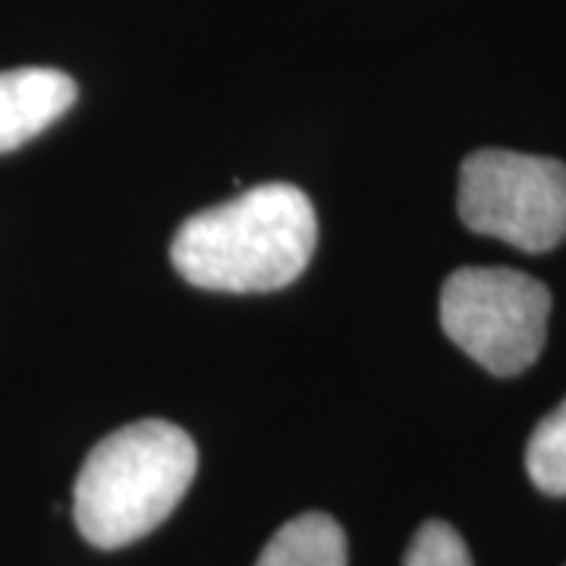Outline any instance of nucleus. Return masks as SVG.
Wrapping results in <instances>:
<instances>
[{
  "mask_svg": "<svg viewBox=\"0 0 566 566\" xmlns=\"http://www.w3.org/2000/svg\"><path fill=\"white\" fill-rule=\"evenodd\" d=\"M80 88L54 66L0 73V155L17 151L76 104Z\"/></svg>",
  "mask_w": 566,
  "mask_h": 566,
  "instance_id": "nucleus-5",
  "label": "nucleus"
},
{
  "mask_svg": "<svg viewBox=\"0 0 566 566\" xmlns=\"http://www.w3.org/2000/svg\"><path fill=\"white\" fill-rule=\"evenodd\" d=\"M526 472L532 485L551 497H566V400L547 412L526 447Z\"/></svg>",
  "mask_w": 566,
  "mask_h": 566,
  "instance_id": "nucleus-7",
  "label": "nucleus"
},
{
  "mask_svg": "<svg viewBox=\"0 0 566 566\" xmlns=\"http://www.w3.org/2000/svg\"><path fill=\"white\" fill-rule=\"evenodd\" d=\"M551 290L513 268H460L441 286V327L497 378L526 371L542 356Z\"/></svg>",
  "mask_w": 566,
  "mask_h": 566,
  "instance_id": "nucleus-3",
  "label": "nucleus"
},
{
  "mask_svg": "<svg viewBox=\"0 0 566 566\" xmlns=\"http://www.w3.org/2000/svg\"><path fill=\"white\" fill-rule=\"evenodd\" d=\"M318 218L300 186L264 182L182 223L170 262L182 281L218 293H271L303 274Z\"/></svg>",
  "mask_w": 566,
  "mask_h": 566,
  "instance_id": "nucleus-1",
  "label": "nucleus"
},
{
  "mask_svg": "<svg viewBox=\"0 0 566 566\" xmlns=\"http://www.w3.org/2000/svg\"><path fill=\"white\" fill-rule=\"evenodd\" d=\"M457 208L472 233L547 252L566 240V164L504 148L475 151L460 167Z\"/></svg>",
  "mask_w": 566,
  "mask_h": 566,
  "instance_id": "nucleus-4",
  "label": "nucleus"
},
{
  "mask_svg": "<svg viewBox=\"0 0 566 566\" xmlns=\"http://www.w3.org/2000/svg\"><path fill=\"white\" fill-rule=\"evenodd\" d=\"M255 566H346V535L327 513H303L283 523Z\"/></svg>",
  "mask_w": 566,
  "mask_h": 566,
  "instance_id": "nucleus-6",
  "label": "nucleus"
},
{
  "mask_svg": "<svg viewBox=\"0 0 566 566\" xmlns=\"http://www.w3.org/2000/svg\"><path fill=\"white\" fill-rule=\"evenodd\" d=\"M403 566H472L460 532L444 520H428L409 542Z\"/></svg>",
  "mask_w": 566,
  "mask_h": 566,
  "instance_id": "nucleus-8",
  "label": "nucleus"
},
{
  "mask_svg": "<svg viewBox=\"0 0 566 566\" xmlns=\"http://www.w3.org/2000/svg\"><path fill=\"white\" fill-rule=\"evenodd\" d=\"M199 469L180 424L142 419L111 431L85 457L73 485V520L88 545L114 551L145 538L177 510Z\"/></svg>",
  "mask_w": 566,
  "mask_h": 566,
  "instance_id": "nucleus-2",
  "label": "nucleus"
}]
</instances>
